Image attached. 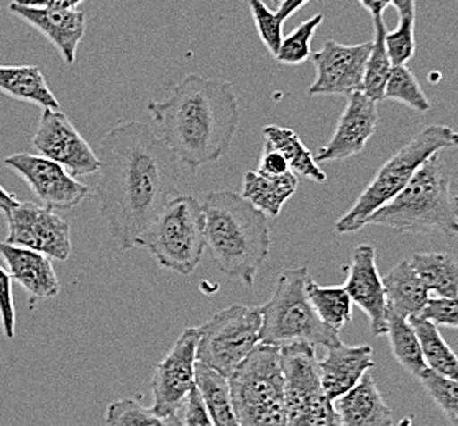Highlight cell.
I'll return each mask as SVG.
<instances>
[{
  "label": "cell",
  "mask_w": 458,
  "mask_h": 426,
  "mask_svg": "<svg viewBox=\"0 0 458 426\" xmlns=\"http://www.w3.org/2000/svg\"><path fill=\"white\" fill-rule=\"evenodd\" d=\"M9 12L17 19L29 23L35 30L40 31L41 35L58 50L61 58L68 66H72L76 63L78 46L88 30L84 12L80 9L55 11L27 7L17 2L9 4Z\"/></svg>",
  "instance_id": "18"
},
{
  "label": "cell",
  "mask_w": 458,
  "mask_h": 426,
  "mask_svg": "<svg viewBox=\"0 0 458 426\" xmlns=\"http://www.w3.org/2000/svg\"><path fill=\"white\" fill-rule=\"evenodd\" d=\"M334 406L344 426H394L393 412L369 372L347 394L334 400Z\"/></svg>",
  "instance_id": "21"
},
{
  "label": "cell",
  "mask_w": 458,
  "mask_h": 426,
  "mask_svg": "<svg viewBox=\"0 0 458 426\" xmlns=\"http://www.w3.org/2000/svg\"><path fill=\"white\" fill-rule=\"evenodd\" d=\"M288 161L279 153L278 149L271 146L268 141H265L263 151L259 156V164L257 172L265 176H281L289 172Z\"/></svg>",
  "instance_id": "41"
},
{
  "label": "cell",
  "mask_w": 458,
  "mask_h": 426,
  "mask_svg": "<svg viewBox=\"0 0 458 426\" xmlns=\"http://www.w3.org/2000/svg\"><path fill=\"white\" fill-rule=\"evenodd\" d=\"M344 288L353 305L361 308L369 317L371 333L377 337L386 335L388 300L383 278L379 276L377 251L371 245H359L353 249Z\"/></svg>",
  "instance_id": "16"
},
{
  "label": "cell",
  "mask_w": 458,
  "mask_h": 426,
  "mask_svg": "<svg viewBox=\"0 0 458 426\" xmlns=\"http://www.w3.org/2000/svg\"><path fill=\"white\" fill-rule=\"evenodd\" d=\"M428 292L458 297V259L448 253H419L409 259Z\"/></svg>",
  "instance_id": "26"
},
{
  "label": "cell",
  "mask_w": 458,
  "mask_h": 426,
  "mask_svg": "<svg viewBox=\"0 0 458 426\" xmlns=\"http://www.w3.org/2000/svg\"><path fill=\"white\" fill-rule=\"evenodd\" d=\"M371 51V41L359 45H344L327 40L322 48L312 53L316 80L308 89L310 97L344 96L349 97L363 90V76Z\"/></svg>",
  "instance_id": "15"
},
{
  "label": "cell",
  "mask_w": 458,
  "mask_h": 426,
  "mask_svg": "<svg viewBox=\"0 0 458 426\" xmlns=\"http://www.w3.org/2000/svg\"><path fill=\"white\" fill-rule=\"evenodd\" d=\"M17 205H19V200L15 197V194H12L0 186V213L7 215L12 208H15Z\"/></svg>",
  "instance_id": "45"
},
{
  "label": "cell",
  "mask_w": 458,
  "mask_h": 426,
  "mask_svg": "<svg viewBox=\"0 0 458 426\" xmlns=\"http://www.w3.org/2000/svg\"><path fill=\"white\" fill-rule=\"evenodd\" d=\"M243 2H245V0H243ZM247 2H249V0H247Z\"/></svg>",
  "instance_id": "48"
},
{
  "label": "cell",
  "mask_w": 458,
  "mask_h": 426,
  "mask_svg": "<svg viewBox=\"0 0 458 426\" xmlns=\"http://www.w3.org/2000/svg\"><path fill=\"white\" fill-rule=\"evenodd\" d=\"M249 5L259 40L263 41V45L273 56H276L283 41L284 21H281L276 11H271L263 0H249Z\"/></svg>",
  "instance_id": "36"
},
{
  "label": "cell",
  "mask_w": 458,
  "mask_h": 426,
  "mask_svg": "<svg viewBox=\"0 0 458 426\" xmlns=\"http://www.w3.org/2000/svg\"><path fill=\"white\" fill-rule=\"evenodd\" d=\"M0 323L4 337L7 339L15 338V307H13V296H12L11 274L4 268H0Z\"/></svg>",
  "instance_id": "39"
},
{
  "label": "cell",
  "mask_w": 458,
  "mask_h": 426,
  "mask_svg": "<svg viewBox=\"0 0 458 426\" xmlns=\"http://www.w3.org/2000/svg\"><path fill=\"white\" fill-rule=\"evenodd\" d=\"M298 176L286 172L281 176H265L257 171H247L243 176L242 197L267 217H278L281 208L298 190Z\"/></svg>",
  "instance_id": "23"
},
{
  "label": "cell",
  "mask_w": 458,
  "mask_h": 426,
  "mask_svg": "<svg viewBox=\"0 0 458 426\" xmlns=\"http://www.w3.org/2000/svg\"><path fill=\"white\" fill-rule=\"evenodd\" d=\"M411 323L418 333L428 369L440 376L458 380V356L440 335L437 325L424 317L411 318Z\"/></svg>",
  "instance_id": "30"
},
{
  "label": "cell",
  "mask_w": 458,
  "mask_h": 426,
  "mask_svg": "<svg viewBox=\"0 0 458 426\" xmlns=\"http://www.w3.org/2000/svg\"><path fill=\"white\" fill-rule=\"evenodd\" d=\"M419 380L430 398L444 412V415L447 416L448 422L454 426H458V380L440 376L428 367V371L419 377Z\"/></svg>",
  "instance_id": "35"
},
{
  "label": "cell",
  "mask_w": 458,
  "mask_h": 426,
  "mask_svg": "<svg viewBox=\"0 0 458 426\" xmlns=\"http://www.w3.org/2000/svg\"><path fill=\"white\" fill-rule=\"evenodd\" d=\"M383 284L388 300V310L408 320L422 315L430 298V292L419 278L409 259L401 261L398 266L391 269L383 278Z\"/></svg>",
  "instance_id": "22"
},
{
  "label": "cell",
  "mask_w": 458,
  "mask_h": 426,
  "mask_svg": "<svg viewBox=\"0 0 458 426\" xmlns=\"http://www.w3.org/2000/svg\"><path fill=\"white\" fill-rule=\"evenodd\" d=\"M181 422H182V426H214L198 387L192 388V392L184 404V420H181Z\"/></svg>",
  "instance_id": "40"
},
{
  "label": "cell",
  "mask_w": 458,
  "mask_h": 426,
  "mask_svg": "<svg viewBox=\"0 0 458 426\" xmlns=\"http://www.w3.org/2000/svg\"><path fill=\"white\" fill-rule=\"evenodd\" d=\"M288 426H344L320 386L319 359L310 343L279 347Z\"/></svg>",
  "instance_id": "9"
},
{
  "label": "cell",
  "mask_w": 458,
  "mask_h": 426,
  "mask_svg": "<svg viewBox=\"0 0 458 426\" xmlns=\"http://www.w3.org/2000/svg\"><path fill=\"white\" fill-rule=\"evenodd\" d=\"M458 221V196L450 190L445 164L428 158L396 197L378 208L367 225H379L408 235H445Z\"/></svg>",
  "instance_id": "4"
},
{
  "label": "cell",
  "mask_w": 458,
  "mask_h": 426,
  "mask_svg": "<svg viewBox=\"0 0 458 426\" xmlns=\"http://www.w3.org/2000/svg\"><path fill=\"white\" fill-rule=\"evenodd\" d=\"M5 221L7 243L35 249L58 261L70 258L72 251L70 223L61 219L55 210L41 204L19 202V205L5 215Z\"/></svg>",
  "instance_id": "13"
},
{
  "label": "cell",
  "mask_w": 458,
  "mask_h": 426,
  "mask_svg": "<svg viewBox=\"0 0 458 426\" xmlns=\"http://www.w3.org/2000/svg\"><path fill=\"white\" fill-rule=\"evenodd\" d=\"M98 158L99 215L117 246L133 249L140 233L176 196L180 161L141 121H119L100 139Z\"/></svg>",
  "instance_id": "1"
},
{
  "label": "cell",
  "mask_w": 458,
  "mask_h": 426,
  "mask_svg": "<svg viewBox=\"0 0 458 426\" xmlns=\"http://www.w3.org/2000/svg\"><path fill=\"white\" fill-rule=\"evenodd\" d=\"M385 100H396L419 113H426L430 110V100L420 88L418 78L406 64L391 68V74L385 88Z\"/></svg>",
  "instance_id": "33"
},
{
  "label": "cell",
  "mask_w": 458,
  "mask_h": 426,
  "mask_svg": "<svg viewBox=\"0 0 458 426\" xmlns=\"http://www.w3.org/2000/svg\"><path fill=\"white\" fill-rule=\"evenodd\" d=\"M259 307L232 305L217 312L199 327L198 363L229 379L259 345Z\"/></svg>",
  "instance_id": "10"
},
{
  "label": "cell",
  "mask_w": 458,
  "mask_h": 426,
  "mask_svg": "<svg viewBox=\"0 0 458 426\" xmlns=\"http://www.w3.org/2000/svg\"><path fill=\"white\" fill-rule=\"evenodd\" d=\"M306 292L318 317L327 327L334 328L340 333V330L352 322L353 302L344 286L324 288L310 276L306 284Z\"/></svg>",
  "instance_id": "29"
},
{
  "label": "cell",
  "mask_w": 458,
  "mask_h": 426,
  "mask_svg": "<svg viewBox=\"0 0 458 426\" xmlns=\"http://www.w3.org/2000/svg\"><path fill=\"white\" fill-rule=\"evenodd\" d=\"M455 146H458V131L452 127L428 125L420 129L414 138L379 168L353 207L335 223V231L339 235H349L367 227V220L378 208L396 197L428 158Z\"/></svg>",
  "instance_id": "5"
},
{
  "label": "cell",
  "mask_w": 458,
  "mask_h": 426,
  "mask_svg": "<svg viewBox=\"0 0 458 426\" xmlns=\"http://www.w3.org/2000/svg\"><path fill=\"white\" fill-rule=\"evenodd\" d=\"M416 19H399L398 29L385 35V46L388 51L389 61L393 66H403L412 60L416 53V35H414Z\"/></svg>",
  "instance_id": "37"
},
{
  "label": "cell",
  "mask_w": 458,
  "mask_h": 426,
  "mask_svg": "<svg viewBox=\"0 0 458 426\" xmlns=\"http://www.w3.org/2000/svg\"><path fill=\"white\" fill-rule=\"evenodd\" d=\"M106 423L109 426H182L178 416L158 415L135 398H122L109 404Z\"/></svg>",
  "instance_id": "32"
},
{
  "label": "cell",
  "mask_w": 458,
  "mask_h": 426,
  "mask_svg": "<svg viewBox=\"0 0 458 426\" xmlns=\"http://www.w3.org/2000/svg\"><path fill=\"white\" fill-rule=\"evenodd\" d=\"M327 356L319 361L320 386L329 400L347 394L375 367L373 347H347L342 341L326 347Z\"/></svg>",
  "instance_id": "20"
},
{
  "label": "cell",
  "mask_w": 458,
  "mask_h": 426,
  "mask_svg": "<svg viewBox=\"0 0 458 426\" xmlns=\"http://www.w3.org/2000/svg\"><path fill=\"white\" fill-rule=\"evenodd\" d=\"M31 146L37 155L58 163L74 178L90 176L99 171L98 153L60 109L41 112Z\"/></svg>",
  "instance_id": "14"
},
{
  "label": "cell",
  "mask_w": 458,
  "mask_h": 426,
  "mask_svg": "<svg viewBox=\"0 0 458 426\" xmlns=\"http://www.w3.org/2000/svg\"><path fill=\"white\" fill-rule=\"evenodd\" d=\"M308 279V268L281 272L273 296L259 307L261 345L283 347L291 343H310L314 347H329L339 343V331L327 327L310 305L306 292Z\"/></svg>",
  "instance_id": "6"
},
{
  "label": "cell",
  "mask_w": 458,
  "mask_h": 426,
  "mask_svg": "<svg viewBox=\"0 0 458 426\" xmlns=\"http://www.w3.org/2000/svg\"><path fill=\"white\" fill-rule=\"evenodd\" d=\"M359 4L365 11L369 12L371 17L383 15V12L388 7V4L385 0H359Z\"/></svg>",
  "instance_id": "46"
},
{
  "label": "cell",
  "mask_w": 458,
  "mask_h": 426,
  "mask_svg": "<svg viewBox=\"0 0 458 426\" xmlns=\"http://www.w3.org/2000/svg\"><path fill=\"white\" fill-rule=\"evenodd\" d=\"M27 7H40V9H55V11H71L78 9L86 0H13Z\"/></svg>",
  "instance_id": "42"
},
{
  "label": "cell",
  "mask_w": 458,
  "mask_h": 426,
  "mask_svg": "<svg viewBox=\"0 0 458 426\" xmlns=\"http://www.w3.org/2000/svg\"><path fill=\"white\" fill-rule=\"evenodd\" d=\"M4 164L27 182L41 205L51 210L70 212L90 196V188L86 184L58 163L37 153H15L4 159Z\"/></svg>",
  "instance_id": "11"
},
{
  "label": "cell",
  "mask_w": 458,
  "mask_h": 426,
  "mask_svg": "<svg viewBox=\"0 0 458 426\" xmlns=\"http://www.w3.org/2000/svg\"><path fill=\"white\" fill-rule=\"evenodd\" d=\"M378 102L363 92L347 97V105L340 115L332 138L318 149L316 158L324 163L344 161L360 155L378 127Z\"/></svg>",
  "instance_id": "17"
},
{
  "label": "cell",
  "mask_w": 458,
  "mask_h": 426,
  "mask_svg": "<svg viewBox=\"0 0 458 426\" xmlns=\"http://www.w3.org/2000/svg\"><path fill=\"white\" fill-rule=\"evenodd\" d=\"M199 328H186L174 347L155 367L151 379L153 406L158 415H176L196 387V353Z\"/></svg>",
  "instance_id": "12"
},
{
  "label": "cell",
  "mask_w": 458,
  "mask_h": 426,
  "mask_svg": "<svg viewBox=\"0 0 458 426\" xmlns=\"http://www.w3.org/2000/svg\"><path fill=\"white\" fill-rule=\"evenodd\" d=\"M420 317L428 318L437 327L457 328L458 297H430Z\"/></svg>",
  "instance_id": "38"
},
{
  "label": "cell",
  "mask_w": 458,
  "mask_h": 426,
  "mask_svg": "<svg viewBox=\"0 0 458 426\" xmlns=\"http://www.w3.org/2000/svg\"><path fill=\"white\" fill-rule=\"evenodd\" d=\"M196 387L209 412L214 426H240L230 398L229 380L209 367L196 363Z\"/></svg>",
  "instance_id": "27"
},
{
  "label": "cell",
  "mask_w": 458,
  "mask_h": 426,
  "mask_svg": "<svg viewBox=\"0 0 458 426\" xmlns=\"http://www.w3.org/2000/svg\"><path fill=\"white\" fill-rule=\"evenodd\" d=\"M385 35H386V25H385L383 15L373 17V41H371L367 68H365L361 92L378 104L385 100V88L393 68L388 51L385 46Z\"/></svg>",
  "instance_id": "31"
},
{
  "label": "cell",
  "mask_w": 458,
  "mask_h": 426,
  "mask_svg": "<svg viewBox=\"0 0 458 426\" xmlns=\"http://www.w3.org/2000/svg\"><path fill=\"white\" fill-rule=\"evenodd\" d=\"M0 256L7 266L12 280L21 284L27 292L29 307H35L45 298L58 297L61 292L60 280L51 258L47 255L4 241L0 243Z\"/></svg>",
  "instance_id": "19"
},
{
  "label": "cell",
  "mask_w": 458,
  "mask_h": 426,
  "mask_svg": "<svg viewBox=\"0 0 458 426\" xmlns=\"http://www.w3.org/2000/svg\"><path fill=\"white\" fill-rule=\"evenodd\" d=\"M206 248L220 272L253 288L271 251L268 217L232 190L210 192L202 202Z\"/></svg>",
  "instance_id": "3"
},
{
  "label": "cell",
  "mask_w": 458,
  "mask_h": 426,
  "mask_svg": "<svg viewBox=\"0 0 458 426\" xmlns=\"http://www.w3.org/2000/svg\"><path fill=\"white\" fill-rule=\"evenodd\" d=\"M324 19H326L324 13H316L308 21H302L286 37H283L275 60L284 66H298V64L310 60L312 53H314L310 50V41L314 38V35L322 25Z\"/></svg>",
  "instance_id": "34"
},
{
  "label": "cell",
  "mask_w": 458,
  "mask_h": 426,
  "mask_svg": "<svg viewBox=\"0 0 458 426\" xmlns=\"http://www.w3.org/2000/svg\"><path fill=\"white\" fill-rule=\"evenodd\" d=\"M227 380L240 426H288L278 347L259 343Z\"/></svg>",
  "instance_id": "8"
},
{
  "label": "cell",
  "mask_w": 458,
  "mask_h": 426,
  "mask_svg": "<svg viewBox=\"0 0 458 426\" xmlns=\"http://www.w3.org/2000/svg\"><path fill=\"white\" fill-rule=\"evenodd\" d=\"M389 347L393 356L396 357L403 369H406L411 376L420 377L428 371L426 359L422 355V347L419 343L418 333L412 327L411 320L399 317L394 312L388 310Z\"/></svg>",
  "instance_id": "28"
},
{
  "label": "cell",
  "mask_w": 458,
  "mask_h": 426,
  "mask_svg": "<svg viewBox=\"0 0 458 426\" xmlns=\"http://www.w3.org/2000/svg\"><path fill=\"white\" fill-rule=\"evenodd\" d=\"M452 237H457L458 238V221L452 227Z\"/></svg>",
  "instance_id": "47"
},
{
  "label": "cell",
  "mask_w": 458,
  "mask_h": 426,
  "mask_svg": "<svg viewBox=\"0 0 458 426\" xmlns=\"http://www.w3.org/2000/svg\"><path fill=\"white\" fill-rule=\"evenodd\" d=\"M0 92L43 110L60 109V102L37 66H0Z\"/></svg>",
  "instance_id": "24"
},
{
  "label": "cell",
  "mask_w": 458,
  "mask_h": 426,
  "mask_svg": "<svg viewBox=\"0 0 458 426\" xmlns=\"http://www.w3.org/2000/svg\"><path fill=\"white\" fill-rule=\"evenodd\" d=\"M135 248L147 249L161 268L190 276L206 249L202 204L194 196H174L140 233Z\"/></svg>",
  "instance_id": "7"
},
{
  "label": "cell",
  "mask_w": 458,
  "mask_h": 426,
  "mask_svg": "<svg viewBox=\"0 0 458 426\" xmlns=\"http://www.w3.org/2000/svg\"><path fill=\"white\" fill-rule=\"evenodd\" d=\"M310 0H281L276 13L283 21H288L294 13H298L304 5H308Z\"/></svg>",
  "instance_id": "43"
},
{
  "label": "cell",
  "mask_w": 458,
  "mask_h": 426,
  "mask_svg": "<svg viewBox=\"0 0 458 426\" xmlns=\"http://www.w3.org/2000/svg\"><path fill=\"white\" fill-rule=\"evenodd\" d=\"M147 112L161 139L192 171L224 158L240 127L233 86L200 74H188L166 99L148 100Z\"/></svg>",
  "instance_id": "2"
},
{
  "label": "cell",
  "mask_w": 458,
  "mask_h": 426,
  "mask_svg": "<svg viewBox=\"0 0 458 426\" xmlns=\"http://www.w3.org/2000/svg\"><path fill=\"white\" fill-rule=\"evenodd\" d=\"M265 141L278 149L279 153L288 161L291 172L296 176L310 179L314 182H326L327 174L320 169L316 158L310 149L301 141L294 129H284L278 125H267L263 129Z\"/></svg>",
  "instance_id": "25"
},
{
  "label": "cell",
  "mask_w": 458,
  "mask_h": 426,
  "mask_svg": "<svg viewBox=\"0 0 458 426\" xmlns=\"http://www.w3.org/2000/svg\"><path fill=\"white\" fill-rule=\"evenodd\" d=\"M388 5H393L399 13V19H416V0H385Z\"/></svg>",
  "instance_id": "44"
}]
</instances>
